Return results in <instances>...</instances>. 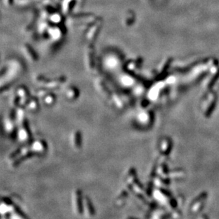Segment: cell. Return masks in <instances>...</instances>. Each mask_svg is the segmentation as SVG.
<instances>
[{
  "label": "cell",
  "mask_w": 219,
  "mask_h": 219,
  "mask_svg": "<svg viewBox=\"0 0 219 219\" xmlns=\"http://www.w3.org/2000/svg\"><path fill=\"white\" fill-rule=\"evenodd\" d=\"M128 197V192L126 190H123L119 194V195L118 196L117 198L116 199V206H123L124 204V203L126 202V199Z\"/></svg>",
  "instance_id": "cell-11"
},
{
  "label": "cell",
  "mask_w": 219,
  "mask_h": 219,
  "mask_svg": "<svg viewBox=\"0 0 219 219\" xmlns=\"http://www.w3.org/2000/svg\"><path fill=\"white\" fill-rule=\"evenodd\" d=\"M31 150L35 155L44 153L47 150L46 142L43 140H36L31 143Z\"/></svg>",
  "instance_id": "cell-4"
},
{
  "label": "cell",
  "mask_w": 219,
  "mask_h": 219,
  "mask_svg": "<svg viewBox=\"0 0 219 219\" xmlns=\"http://www.w3.org/2000/svg\"><path fill=\"white\" fill-rule=\"evenodd\" d=\"M121 85L125 87H131L134 85V80L129 76L122 77L121 80Z\"/></svg>",
  "instance_id": "cell-12"
},
{
  "label": "cell",
  "mask_w": 219,
  "mask_h": 219,
  "mask_svg": "<svg viewBox=\"0 0 219 219\" xmlns=\"http://www.w3.org/2000/svg\"><path fill=\"white\" fill-rule=\"evenodd\" d=\"M16 93L17 94L18 97H19L20 107H26L28 102H29L30 99L31 98L29 91L24 86H21V87H18L16 89Z\"/></svg>",
  "instance_id": "cell-3"
},
{
  "label": "cell",
  "mask_w": 219,
  "mask_h": 219,
  "mask_svg": "<svg viewBox=\"0 0 219 219\" xmlns=\"http://www.w3.org/2000/svg\"><path fill=\"white\" fill-rule=\"evenodd\" d=\"M26 107L31 112H38L40 107L39 101H38V98L37 97H31L26 106Z\"/></svg>",
  "instance_id": "cell-10"
},
{
  "label": "cell",
  "mask_w": 219,
  "mask_h": 219,
  "mask_svg": "<svg viewBox=\"0 0 219 219\" xmlns=\"http://www.w3.org/2000/svg\"><path fill=\"white\" fill-rule=\"evenodd\" d=\"M16 136L21 143H27L31 141V134L26 120L21 125L18 126Z\"/></svg>",
  "instance_id": "cell-1"
},
{
  "label": "cell",
  "mask_w": 219,
  "mask_h": 219,
  "mask_svg": "<svg viewBox=\"0 0 219 219\" xmlns=\"http://www.w3.org/2000/svg\"><path fill=\"white\" fill-rule=\"evenodd\" d=\"M83 213L87 215V217H93L95 215V210L94 207L92 204V201L88 196L84 197L83 200Z\"/></svg>",
  "instance_id": "cell-6"
},
{
  "label": "cell",
  "mask_w": 219,
  "mask_h": 219,
  "mask_svg": "<svg viewBox=\"0 0 219 219\" xmlns=\"http://www.w3.org/2000/svg\"><path fill=\"white\" fill-rule=\"evenodd\" d=\"M83 200L82 191L80 189H76L74 191L72 194V206L75 213L77 215L83 213Z\"/></svg>",
  "instance_id": "cell-2"
},
{
  "label": "cell",
  "mask_w": 219,
  "mask_h": 219,
  "mask_svg": "<svg viewBox=\"0 0 219 219\" xmlns=\"http://www.w3.org/2000/svg\"><path fill=\"white\" fill-rule=\"evenodd\" d=\"M79 95H80V92L76 87L73 86H70L65 90V96L67 99L70 100H75L78 98Z\"/></svg>",
  "instance_id": "cell-8"
},
{
  "label": "cell",
  "mask_w": 219,
  "mask_h": 219,
  "mask_svg": "<svg viewBox=\"0 0 219 219\" xmlns=\"http://www.w3.org/2000/svg\"><path fill=\"white\" fill-rule=\"evenodd\" d=\"M96 87H97V90L102 97H104L105 99H108L109 101L112 100V92H111L110 90L106 86L105 83L102 81H98L96 82Z\"/></svg>",
  "instance_id": "cell-5"
},
{
  "label": "cell",
  "mask_w": 219,
  "mask_h": 219,
  "mask_svg": "<svg viewBox=\"0 0 219 219\" xmlns=\"http://www.w3.org/2000/svg\"><path fill=\"white\" fill-rule=\"evenodd\" d=\"M113 104L116 106V107L119 109H123L126 105V102L124 99L120 95V94L117 93H112V100Z\"/></svg>",
  "instance_id": "cell-9"
},
{
  "label": "cell",
  "mask_w": 219,
  "mask_h": 219,
  "mask_svg": "<svg viewBox=\"0 0 219 219\" xmlns=\"http://www.w3.org/2000/svg\"><path fill=\"white\" fill-rule=\"evenodd\" d=\"M72 146L76 150L80 149L82 144V136L80 131H76L72 134Z\"/></svg>",
  "instance_id": "cell-7"
}]
</instances>
